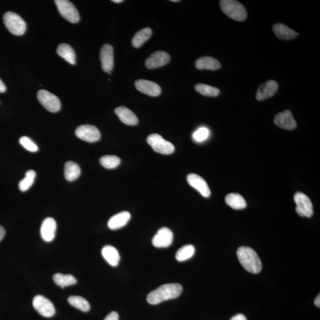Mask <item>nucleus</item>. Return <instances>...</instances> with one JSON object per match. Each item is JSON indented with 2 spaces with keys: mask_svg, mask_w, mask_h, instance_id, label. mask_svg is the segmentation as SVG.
<instances>
[{
  "mask_svg": "<svg viewBox=\"0 0 320 320\" xmlns=\"http://www.w3.org/2000/svg\"><path fill=\"white\" fill-rule=\"evenodd\" d=\"M100 58L103 70L111 74L114 66V48L111 45L105 44L102 46L100 50Z\"/></svg>",
  "mask_w": 320,
  "mask_h": 320,
  "instance_id": "obj_11",
  "label": "nucleus"
},
{
  "mask_svg": "<svg viewBox=\"0 0 320 320\" xmlns=\"http://www.w3.org/2000/svg\"><path fill=\"white\" fill-rule=\"evenodd\" d=\"M56 223L54 219L47 218L44 219L41 227H40V235L44 241L51 242L55 237Z\"/></svg>",
  "mask_w": 320,
  "mask_h": 320,
  "instance_id": "obj_18",
  "label": "nucleus"
},
{
  "mask_svg": "<svg viewBox=\"0 0 320 320\" xmlns=\"http://www.w3.org/2000/svg\"><path fill=\"white\" fill-rule=\"evenodd\" d=\"M37 99L42 105L48 111L55 113L60 111L61 102L58 97L48 91L40 90L37 94Z\"/></svg>",
  "mask_w": 320,
  "mask_h": 320,
  "instance_id": "obj_7",
  "label": "nucleus"
},
{
  "mask_svg": "<svg viewBox=\"0 0 320 320\" xmlns=\"http://www.w3.org/2000/svg\"><path fill=\"white\" fill-rule=\"evenodd\" d=\"M182 291L183 287L180 284H164L151 292L147 300L149 304L157 305L163 301L176 299L180 296Z\"/></svg>",
  "mask_w": 320,
  "mask_h": 320,
  "instance_id": "obj_1",
  "label": "nucleus"
},
{
  "mask_svg": "<svg viewBox=\"0 0 320 320\" xmlns=\"http://www.w3.org/2000/svg\"><path fill=\"white\" fill-rule=\"evenodd\" d=\"M220 5L222 11L232 19L239 21L246 19V8L240 2L234 0H222Z\"/></svg>",
  "mask_w": 320,
  "mask_h": 320,
  "instance_id": "obj_3",
  "label": "nucleus"
},
{
  "mask_svg": "<svg viewBox=\"0 0 320 320\" xmlns=\"http://www.w3.org/2000/svg\"><path fill=\"white\" fill-rule=\"evenodd\" d=\"M120 158L116 156L108 155L103 156L100 159V164L108 169H114L118 167L121 164Z\"/></svg>",
  "mask_w": 320,
  "mask_h": 320,
  "instance_id": "obj_33",
  "label": "nucleus"
},
{
  "mask_svg": "<svg viewBox=\"0 0 320 320\" xmlns=\"http://www.w3.org/2000/svg\"><path fill=\"white\" fill-rule=\"evenodd\" d=\"M171 1H172V2H178V1H178V0H171Z\"/></svg>",
  "mask_w": 320,
  "mask_h": 320,
  "instance_id": "obj_42",
  "label": "nucleus"
},
{
  "mask_svg": "<svg viewBox=\"0 0 320 320\" xmlns=\"http://www.w3.org/2000/svg\"><path fill=\"white\" fill-rule=\"evenodd\" d=\"M196 91L200 95L208 97H216L220 94L218 88L207 85L205 84H197L194 87Z\"/></svg>",
  "mask_w": 320,
  "mask_h": 320,
  "instance_id": "obj_31",
  "label": "nucleus"
},
{
  "mask_svg": "<svg viewBox=\"0 0 320 320\" xmlns=\"http://www.w3.org/2000/svg\"><path fill=\"white\" fill-rule=\"evenodd\" d=\"M209 131L208 128L201 127L196 130L193 134V139L197 143H202L208 139Z\"/></svg>",
  "mask_w": 320,
  "mask_h": 320,
  "instance_id": "obj_34",
  "label": "nucleus"
},
{
  "mask_svg": "<svg viewBox=\"0 0 320 320\" xmlns=\"http://www.w3.org/2000/svg\"><path fill=\"white\" fill-rule=\"evenodd\" d=\"M170 61V56L168 53L159 51L152 53L146 61V66L149 69L163 67Z\"/></svg>",
  "mask_w": 320,
  "mask_h": 320,
  "instance_id": "obj_13",
  "label": "nucleus"
},
{
  "mask_svg": "<svg viewBox=\"0 0 320 320\" xmlns=\"http://www.w3.org/2000/svg\"><path fill=\"white\" fill-rule=\"evenodd\" d=\"M112 1L115 3H121L124 2V0H113Z\"/></svg>",
  "mask_w": 320,
  "mask_h": 320,
  "instance_id": "obj_41",
  "label": "nucleus"
},
{
  "mask_svg": "<svg viewBox=\"0 0 320 320\" xmlns=\"http://www.w3.org/2000/svg\"><path fill=\"white\" fill-rule=\"evenodd\" d=\"M173 233L167 227L160 228L153 238V244L156 247L165 248L171 245L173 241Z\"/></svg>",
  "mask_w": 320,
  "mask_h": 320,
  "instance_id": "obj_12",
  "label": "nucleus"
},
{
  "mask_svg": "<svg viewBox=\"0 0 320 320\" xmlns=\"http://www.w3.org/2000/svg\"><path fill=\"white\" fill-rule=\"evenodd\" d=\"M70 305L83 312H88L90 310L89 302L84 298L79 296H71L68 299Z\"/></svg>",
  "mask_w": 320,
  "mask_h": 320,
  "instance_id": "obj_30",
  "label": "nucleus"
},
{
  "mask_svg": "<svg viewBox=\"0 0 320 320\" xmlns=\"http://www.w3.org/2000/svg\"><path fill=\"white\" fill-rule=\"evenodd\" d=\"M36 176V172L33 170H28L23 180H21L18 184L20 190L21 192H26L32 186Z\"/></svg>",
  "mask_w": 320,
  "mask_h": 320,
  "instance_id": "obj_32",
  "label": "nucleus"
},
{
  "mask_svg": "<svg viewBox=\"0 0 320 320\" xmlns=\"http://www.w3.org/2000/svg\"><path fill=\"white\" fill-rule=\"evenodd\" d=\"M104 320H119V315L117 312H113L106 317Z\"/></svg>",
  "mask_w": 320,
  "mask_h": 320,
  "instance_id": "obj_36",
  "label": "nucleus"
},
{
  "mask_svg": "<svg viewBox=\"0 0 320 320\" xmlns=\"http://www.w3.org/2000/svg\"><path fill=\"white\" fill-rule=\"evenodd\" d=\"M58 55L64 58L66 61L72 65L76 63V56L74 49L70 45L66 43H61L56 49Z\"/></svg>",
  "mask_w": 320,
  "mask_h": 320,
  "instance_id": "obj_24",
  "label": "nucleus"
},
{
  "mask_svg": "<svg viewBox=\"0 0 320 320\" xmlns=\"http://www.w3.org/2000/svg\"><path fill=\"white\" fill-rule=\"evenodd\" d=\"M3 21L9 32L15 36H21L26 32V22L14 12H6L3 16Z\"/></svg>",
  "mask_w": 320,
  "mask_h": 320,
  "instance_id": "obj_4",
  "label": "nucleus"
},
{
  "mask_svg": "<svg viewBox=\"0 0 320 320\" xmlns=\"http://www.w3.org/2000/svg\"><path fill=\"white\" fill-rule=\"evenodd\" d=\"M238 260L247 271L258 274L262 271V264L258 255L252 248L242 246L237 251Z\"/></svg>",
  "mask_w": 320,
  "mask_h": 320,
  "instance_id": "obj_2",
  "label": "nucleus"
},
{
  "mask_svg": "<svg viewBox=\"0 0 320 320\" xmlns=\"http://www.w3.org/2000/svg\"><path fill=\"white\" fill-rule=\"evenodd\" d=\"M225 202L234 209H243L246 208L247 203L241 194L232 193L225 197Z\"/></svg>",
  "mask_w": 320,
  "mask_h": 320,
  "instance_id": "obj_25",
  "label": "nucleus"
},
{
  "mask_svg": "<svg viewBox=\"0 0 320 320\" xmlns=\"http://www.w3.org/2000/svg\"><path fill=\"white\" fill-rule=\"evenodd\" d=\"M6 87L2 80L0 79V93H4L5 92Z\"/></svg>",
  "mask_w": 320,
  "mask_h": 320,
  "instance_id": "obj_39",
  "label": "nucleus"
},
{
  "mask_svg": "<svg viewBox=\"0 0 320 320\" xmlns=\"http://www.w3.org/2000/svg\"><path fill=\"white\" fill-rule=\"evenodd\" d=\"M152 35V30L150 27L144 28L137 32L132 39L134 48H139L148 40Z\"/></svg>",
  "mask_w": 320,
  "mask_h": 320,
  "instance_id": "obj_27",
  "label": "nucleus"
},
{
  "mask_svg": "<svg viewBox=\"0 0 320 320\" xmlns=\"http://www.w3.org/2000/svg\"><path fill=\"white\" fill-rule=\"evenodd\" d=\"M195 253V248L191 244L181 247L175 254V259L178 262H184L192 257Z\"/></svg>",
  "mask_w": 320,
  "mask_h": 320,
  "instance_id": "obj_29",
  "label": "nucleus"
},
{
  "mask_svg": "<svg viewBox=\"0 0 320 320\" xmlns=\"http://www.w3.org/2000/svg\"><path fill=\"white\" fill-rule=\"evenodd\" d=\"M115 112L122 123L130 126H134L139 124V119L136 114L127 107H118L115 110Z\"/></svg>",
  "mask_w": 320,
  "mask_h": 320,
  "instance_id": "obj_19",
  "label": "nucleus"
},
{
  "mask_svg": "<svg viewBox=\"0 0 320 320\" xmlns=\"http://www.w3.org/2000/svg\"><path fill=\"white\" fill-rule=\"evenodd\" d=\"M315 305L320 308V295L319 294L318 296L316 297L315 301Z\"/></svg>",
  "mask_w": 320,
  "mask_h": 320,
  "instance_id": "obj_40",
  "label": "nucleus"
},
{
  "mask_svg": "<svg viewBox=\"0 0 320 320\" xmlns=\"http://www.w3.org/2000/svg\"><path fill=\"white\" fill-rule=\"evenodd\" d=\"M296 202V212L301 216L310 218L313 215V205L309 196L304 193L298 192L294 195Z\"/></svg>",
  "mask_w": 320,
  "mask_h": 320,
  "instance_id": "obj_8",
  "label": "nucleus"
},
{
  "mask_svg": "<svg viewBox=\"0 0 320 320\" xmlns=\"http://www.w3.org/2000/svg\"><path fill=\"white\" fill-rule=\"evenodd\" d=\"M230 320H247L246 317L242 314H238L231 319Z\"/></svg>",
  "mask_w": 320,
  "mask_h": 320,
  "instance_id": "obj_37",
  "label": "nucleus"
},
{
  "mask_svg": "<svg viewBox=\"0 0 320 320\" xmlns=\"http://www.w3.org/2000/svg\"><path fill=\"white\" fill-rule=\"evenodd\" d=\"M80 174L81 168L77 163L71 161L65 163L64 175L66 180L73 181L79 177Z\"/></svg>",
  "mask_w": 320,
  "mask_h": 320,
  "instance_id": "obj_26",
  "label": "nucleus"
},
{
  "mask_svg": "<svg viewBox=\"0 0 320 320\" xmlns=\"http://www.w3.org/2000/svg\"><path fill=\"white\" fill-rule=\"evenodd\" d=\"M195 66L198 70H217L221 67L220 62L211 56H203L197 59Z\"/></svg>",
  "mask_w": 320,
  "mask_h": 320,
  "instance_id": "obj_21",
  "label": "nucleus"
},
{
  "mask_svg": "<svg viewBox=\"0 0 320 320\" xmlns=\"http://www.w3.org/2000/svg\"><path fill=\"white\" fill-rule=\"evenodd\" d=\"M131 215L130 212L123 211L119 212L110 218L108 225L112 230H117L124 227L130 220Z\"/></svg>",
  "mask_w": 320,
  "mask_h": 320,
  "instance_id": "obj_20",
  "label": "nucleus"
},
{
  "mask_svg": "<svg viewBox=\"0 0 320 320\" xmlns=\"http://www.w3.org/2000/svg\"><path fill=\"white\" fill-rule=\"evenodd\" d=\"M5 234V229L3 228L1 225H0V241H1L3 239V238H4Z\"/></svg>",
  "mask_w": 320,
  "mask_h": 320,
  "instance_id": "obj_38",
  "label": "nucleus"
},
{
  "mask_svg": "<svg viewBox=\"0 0 320 320\" xmlns=\"http://www.w3.org/2000/svg\"><path fill=\"white\" fill-rule=\"evenodd\" d=\"M75 134L78 139L88 143H95L101 137L98 129L91 125H81L76 129Z\"/></svg>",
  "mask_w": 320,
  "mask_h": 320,
  "instance_id": "obj_9",
  "label": "nucleus"
},
{
  "mask_svg": "<svg viewBox=\"0 0 320 320\" xmlns=\"http://www.w3.org/2000/svg\"><path fill=\"white\" fill-rule=\"evenodd\" d=\"M34 309L45 318H51L55 314V309L51 301L42 296H37L33 300Z\"/></svg>",
  "mask_w": 320,
  "mask_h": 320,
  "instance_id": "obj_10",
  "label": "nucleus"
},
{
  "mask_svg": "<svg viewBox=\"0 0 320 320\" xmlns=\"http://www.w3.org/2000/svg\"><path fill=\"white\" fill-rule=\"evenodd\" d=\"M187 181L191 186L198 191L203 197H209L211 195V190L208 184L200 175L194 173L188 174Z\"/></svg>",
  "mask_w": 320,
  "mask_h": 320,
  "instance_id": "obj_15",
  "label": "nucleus"
},
{
  "mask_svg": "<svg viewBox=\"0 0 320 320\" xmlns=\"http://www.w3.org/2000/svg\"><path fill=\"white\" fill-rule=\"evenodd\" d=\"M274 123L278 127L287 130H294L297 126L293 114L289 110L276 115Z\"/></svg>",
  "mask_w": 320,
  "mask_h": 320,
  "instance_id": "obj_14",
  "label": "nucleus"
},
{
  "mask_svg": "<svg viewBox=\"0 0 320 320\" xmlns=\"http://www.w3.org/2000/svg\"><path fill=\"white\" fill-rule=\"evenodd\" d=\"M147 143L155 152L161 155H171L175 150L173 144L163 139L159 134L150 135L147 138Z\"/></svg>",
  "mask_w": 320,
  "mask_h": 320,
  "instance_id": "obj_5",
  "label": "nucleus"
},
{
  "mask_svg": "<svg viewBox=\"0 0 320 320\" xmlns=\"http://www.w3.org/2000/svg\"><path fill=\"white\" fill-rule=\"evenodd\" d=\"M19 143L21 146H23L25 149L29 151V152L34 153L38 151V147L29 137H21L19 140Z\"/></svg>",
  "mask_w": 320,
  "mask_h": 320,
  "instance_id": "obj_35",
  "label": "nucleus"
},
{
  "mask_svg": "<svg viewBox=\"0 0 320 320\" xmlns=\"http://www.w3.org/2000/svg\"><path fill=\"white\" fill-rule=\"evenodd\" d=\"M135 85L140 92L150 96H159L161 92V87L156 83L146 80H139Z\"/></svg>",
  "mask_w": 320,
  "mask_h": 320,
  "instance_id": "obj_16",
  "label": "nucleus"
},
{
  "mask_svg": "<svg viewBox=\"0 0 320 320\" xmlns=\"http://www.w3.org/2000/svg\"><path fill=\"white\" fill-rule=\"evenodd\" d=\"M54 2L59 14L66 20L72 23H76L80 21L79 12L71 1L68 0H55Z\"/></svg>",
  "mask_w": 320,
  "mask_h": 320,
  "instance_id": "obj_6",
  "label": "nucleus"
},
{
  "mask_svg": "<svg viewBox=\"0 0 320 320\" xmlns=\"http://www.w3.org/2000/svg\"><path fill=\"white\" fill-rule=\"evenodd\" d=\"M278 90V84L275 80H269L263 83L257 90L256 93V99L262 101L269 98L277 93Z\"/></svg>",
  "mask_w": 320,
  "mask_h": 320,
  "instance_id": "obj_17",
  "label": "nucleus"
},
{
  "mask_svg": "<svg viewBox=\"0 0 320 320\" xmlns=\"http://www.w3.org/2000/svg\"><path fill=\"white\" fill-rule=\"evenodd\" d=\"M273 30H274L275 35L278 38L282 40H290L299 35V33H297L296 31L282 23L274 24L273 26Z\"/></svg>",
  "mask_w": 320,
  "mask_h": 320,
  "instance_id": "obj_22",
  "label": "nucleus"
},
{
  "mask_svg": "<svg viewBox=\"0 0 320 320\" xmlns=\"http://www.w3.org/2000/svg\"><path fill=\"white\" fill-rule=\"evenodd\" d=\"M53 281L59 287L64 288L77 283V279L73 275L56 274L53 275Z\"/></svg>",
  "mask_w": 320,
  "mask_h": 320,
  "instance_id": "obj_28",
  "label": "nucleus"
},
{
  "mask_svg": "<svg viewBox=\"0 0 320 320\" xmlns=\"http://www.w3.org/2000/svg\"><path fill=\"white\" fill-rule=\"evenodd\" d=\"M102 255L106 261L112 266H117L120 261L121 257L119 252L112 246H105L102 250Z\"/></svg>",
  "mask_w": 320,
  "mask_h": 320,
  "instance_id": "obj_23",
  "label": "nucleus"
}]
</instances>
